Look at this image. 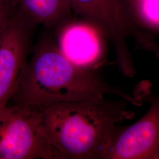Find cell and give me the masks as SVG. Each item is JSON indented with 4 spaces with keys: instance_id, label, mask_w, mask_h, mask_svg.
Masks as SVG:
<instances>
[{
    "instance_id": "cell-5",
    "label": "cell",
    "mask_w": 159,
    "mask_h": 159,
    "mask_svg": "<svg viewBox=\"0 0 159 159\" xmlns=\"http://www.w3.org/2000/svg\"><path fill=\"white\" fill-rule=\"evenodd\" d=\"M141 94L150 102L148 111L132 125L116 126L103 159H159V94Z\"/></svg>"
},
{
    "instance_id": "cell-8",
    "label": "cell",
    "mask_w": 159,
    "mask_h": 159,
    "mask_svg": "<svg viewBox=\"0 0 159 159\" xmlns=\"http://www.w3.org/2000/svg\"><path fill=\"white\" fill-rule=\"evenodd\" d=\"M12 3L30 21L50 27L63 22L72 10L68 0H12Z\"/></svg>"
},
{
    "instance_id": "cell-6",
    "label": "cell",
    "mask_w": 159,
    "mask_h": 159,
    "mask_svg": "<svg viewBox=\"0 0 159 159\" xmlns=\"http://www.w3.org/2000/svg\"><path fill=\"white\" fill-rule=\"evenodd\" d=\"M27 37L21 22L12 17L0 32V107L18 91L26 67Z\"/></svg>"
},
{
    "instance_id": "cell-9",
    "label": "cell",
    "mask_w": 159,
    "mask_h": 159,
    "mask_svg": "<svg viewBox=\"0 0 159 159\" xmlns=\"http://www.w3.org/2000/svg\"><path fill=\"white\" fill-rule=\"evenodd\" d=\"M136 8L146 25L159 30V0H139Z\"/></svg>"
},
{
    "instance_id": "cell-11",
    "label": "cell",
    "mask_w": 159,
    "mask_h": 159,
    "mask_svg": "<svg viewBox=\"0 0 159 159\" xmlns=\"http://www.w3.org/2000/svg\"><path fill=\"white\" fill-rule=\"evenodd\" d=\"M124 1H125V2H126V3H128V4H130L131 6L136 7L137 3L139 0H124ZM121 1L123 3V0H121Z\"/></svg>"
},
{
    "instance_id": "cell-2",
    "label": "cell",
    "mask_w": 159,
    "mask_h": 159,
    "mask_svg": "<svg viewBox=\"0 0 159 159\" xmlns=\"http://www.w3.org/2000/svg\"><path fill=\"white\" fill-rule=\"evenodd\" d=\"M18 93L20 101L37 107L107 95L119 97L138 106L143 101L136 94L133 96L110 84L98 70L74 65L57 44L49 42L40 46L27 62Z\"/></svg>"
},
{
    "instance_id": "cell-3",
    "label": "cell",
    "mask_w": 159,
    "mask_h": 159,
    "mask_svg": "<svg viewBox=\"0 0 159 159\" xmlns=\"http://www.w3.org/2000/svg\"><path fill=\"white\" fill-rule=\"evenodd\" d=\"M11 102L0 107V159H51L39 108Z\"/></svg>"
},
{
    "instance_id": "cell-4",
    "label": "cell",
    "mask_w": 159,
    "mask_h": 159,
    "mask_svg": "<svg viewBox=\"0 0 159 159\" xmlns=\"http://www.w3.org/2000/svg\"><path fill=\"white\" fill-rule=\"evenodd\" d=\"M72 10L90 20L111 40L120 72L127 77L136 74L127 40L134 37L148 46V38L137 29L121 0H68Z\"/></svg>"
},
{
    "instance_id": "cell-7",
    "label": "cell",
    "mask_w": 159,
    "mask_h": 159,
    "mask_svg": "<svg viewBox=\"0 0 159 159\" xmlns=\"http://www.w3.org/2000/svg\"><path fill=\"white\" fill-rule=\"evenodd\" d=\"M102 32L88 23L68 24L61 30L57 47L74 65L98 70L104 61Z\"/></svg>"
},
{
    "instance_id": "cell-10",
    "label": "cell",
    "mask_w": 159,
    "mask_h": 159,
    "mask_svg": "<svg viewBox=\"0 0 159 159\" xmlns=\"http://www.w3.org/2000/svg\"><path fill=\"white\" fill-rule=\"evenodd\" d=\"M12 0H0V32L12 18Z\"/></svg>"
},
{
    "instance_id": "cell-1",
    "label": "cell",
    "mask_w": 159,
    "mask_h": 159,
    "mask_svg": "<svg viewBox=\"0 0 159 159\" xmlns=\"http://www.w3.org/2000/svg\"><path fill=\"white\" fill-rule=\"evenodd\" d=\"M129 104L105 97L39 107L51 159H103L116 126L135 117Z\"/></svg>"
}]
</instances>
